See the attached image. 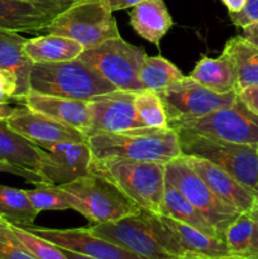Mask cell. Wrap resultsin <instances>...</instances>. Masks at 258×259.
<instances>
[{
    "label": "cell",
    "mask_w": 258,
    "mask_h": 259,
    "mask_svg": "<svg viewBox=\"0 0 258 259\" xmlns=\"http://www.w3.org/2000/svg\"><path fill=\"white\" fill-rule=\"evenodd\" d=\"M229 18L233 24L238 28H244L247 25L258 22V0H247L240 12L229 13Z\"/></svg>",
    "instance_id": "836d02e7"
},
{
    "label": "cell",
    "mask_w": 258,
    "mask_h": 259,
    "mask_svg": "<svg viewBox=\"0 0 258 259\" xmlns=\"http://www.w3.org/2000/svg\"><path fill=\"white\" fill-rule=\"evenodd\" d=\"M129 22L137 34L157 46L174 24L163 0H144L134 5L129 13Z\"/></svg>",
    "instance_id": "7402d4cb"
},
{
    "label": "cell",
    "mask_w": 258,
    "mask_h": 259,
    "mask_svg": "<svg viewBox=\"0 0 258 259\" xmlns=\"http://www.w3.org/2000/svg\"><path fill=\"white\" fill-rule=\"evenodd\" d=\"M255 205H258V195L255 196Z\"/></svg>",
    "instance_id": "bcb514c9"
},
{
    "label": "cell",
    "mask_w": 258,
    "mask_h": 259,
    "mask_svg": "<svg viewBox=\"0 0 258 259\" xmlns=\"http://www.w3.org/2000/svg\"><path fill=\"white\" fill-rule=\"evenodd\" d=\"M46 151L34 142L17 133L8 125L7 120H0V159L19 168L38 174L45 159Z\"/></svg>",
    "instance_id": "44dd1931"
},
{
    "label": "cell",
    "mask_w": 258,
    "mask_h": 259,
    "mask_svg": "<svg viewBox=\"0 0 258 259\" xmlns=\"http://www.w3.org/2000/svg\"><path fill=\"white\" fill-rule=\"evenodd\" d=\"M181 71L162 56H146L139 70V82L143 90L159 91L184 78Z\"/></svg>",
    "instance_id": "83f0119b"
},
{
    "label": "cell",
    "mask_w": 258,
    "mask_h": 259,
    "mask_svg": "<svg viewBox=\"0 0 258 259\" xmlns=\"http://www.w3.org/2000/svg\"><path fill=\"white\" fill-rule=\"evenodd\" d=\"M9 225L18 239L37 259H68L60 247L38 237L37 234L28 230L27 228L14 224Z\"/></svg>",
    "instance_id": "1f68e13d"
},
{
    "label": "cell",
    "mask_w": 258,
    "mask_h": 259,
    "mask_svg": "<svg viewBox=\"0 0 258 259\" xmlns=\"http://www.w3.org/2000/svg\"><path fill=\"white\" fill-rule=\"evenodd\" d=\"M8 125L35 144L53 142H86L88 137L82 132L65 125L45 114L30 110L27 106L15 108L7 119Z\"/></svg>",
    "instance_id": "9a60e30c"
},
{
    "label": "cell",
    "mask_w": 258,
    "mask_h": 259,
    "mask_svg": "<svg viewBox=\"0 0 258 259\" xmlns=\"http://www.w3.org/2000/svg\"><path fill=\"white\" fill-rule=\"evenodd\" d=\"M250 215H252L253 220H254V240H253V252L250 259H258V205H254L252 210H250Z\"/></svg>",
    "instance_id": "60d3db41"
},
{
    "label": "cell",
    "mask_w": 258,
    "mask_h": 259,
    "mask_svg": "<svg viewBox=\"0 0 258 259\" xmlns=\"http://www.w3.org/2000/svg\"><path fill=\"white\" fill-rule=\"evenodd\" d=\"M166 181L174 185L214 228L219 237L224 239L227 228L239 217L240 212L217 196L187 164L184 156L166 163Z\"/></svg>",
    "instance_id": "ba28073f"
},
{
    "label": "cell",
    "mask_w": 258,
    "mask_h": 259,
    "mask_svg": "<svg viewBox=\"0 0 258 259\" xmlns=\"http://www.w3.org/2000/svg\"><path fill=\"white\" fill-rule=\"evenodd\" d=\"M0 219H2V218H0Z\"/></svg>",
    "instance_id": "c3c4849f"
},
{
    "label": "cell",
    "mask_w": 258,
    "mask_h": 259,
    "mask_svg": "<svg viewBox=\"0 0 258 259\" xmlns=\"http://www.w3.org/2000/svg\"><path fill=\"white\" fill-rule=\"evenodd\" d=\"M29 86L34 93L83 101L116 90L80 58L65 62L33 63Z\"/></svg>",
    "instance_id": "277c9868"
},
{
    "label": "cell",
    "mask_w": 258,
    "mask_h": 259,
    "mask_svg": "<svg viewBox=\"0 0 258 259\" xmlns=\"http://www.w3.org/2000/svg\"><path fill=\"white\" fill-rule=\"evenodd\" d=\"M238 98L253 111L258 114V86H248L238 91Z\"/></svg>",
    "instance_id": "8d00e7d4"
},
{
    "label": "cell",
    "mask_w": 258,
    "mask_h": 259,
    "mask_svg": "<svg viewBox=\"0 0 258 259\" xmlns=\"http://www.w3.org/2000/svg\"><path fill=\"white\" fill-rule=\"evenodd\" d=\"M175 131L179 134L182 156L207 159L258 195L257 146L232 143L185 129Z\"/></svg>",
    "instance_id": "5b68a950"
},
{
    "label": "cell",
    "mask_w": 258,
    "mask_h": 259,
    "mask_svg": "<svg viewBox=\"0 0 258 259\" xmlns=\"http://www.w3.org/2000/svg\"><path fill=\"white\" fill-rule=\"evenodd\" d=\"M110 7L111 12H118V10L128 9V8H133L134 5L139 4V3L144 2V0H106Z\"/></svg>",
    "instance_id": "ab89813d"
},
{
    "label": "cell",
    "mask_w": 258,
    "mask_h": 259,
    "mask_svg": "<svg viewBox=\"0 0 258 259\" xmlns=\"http://www.w3.org/2000/svg\"><path fill=\"white\" fill-rule=\"evenodd\" d=\"M85 48L76 40L62 35H39L25 40L24 51L33 63L65 62L78 58Z\"/></svg>",
    "instance_id": "cb8c5ba5"
},
{
    "label": "cell",
    "mask_w": 258,
    "mask_h": 259,
    "mask_svg": "<svg viewBox=\"0 0 258 259\" xmlns=\"http://www.w3.org/2000/svg\"><path fill=\"white\" fill-rule=\"evenodd\" d=\"M174 129H185L206 137L238 144H258V114L239 98L230 106L218 109L200 118L169 123Z\"/></svg>",
    "instance_id": "9c48e42d"
},
{
    "label": "cell",
    "mask_w": 258,
    "mask_h": 259,
    "mask_svg": "<svg viewBox=\"0 0 258 259\" xmlns=\"http://www.w3.org/2000/svg\"><path fill=\"white\" fill-rule=\"evenodd\" d=\"M88 230L144 259H179L159 244L142 210L115 222L94 224Z\"/></svg>",
    "instance_id": "8fae6325"
},
{
    "label": "cell",
    "mask_w": 258,
    "mask_h": 259,
    "mask_svg": "<svg viewBox=\"0 0 258 259\" xmlns=\"http://www.w3.org/2000/svg\"><path fill=\"white\" fill-rule=\"evenodd\" d=\"M179 259H248L234 257V255H223V257H205V255H184Z\"/></svg>",
    "instance_id": "ee69618b"
},
{
    "label": "cell",
    "mask_w": 258,
    "mask_h": 259,
    "mask_svg": "<svg viewBox=\"0 0 258 259\" xmlns=\"http://www.w3.org/2000/svg\"><path fill=\"white\" fill-rule=\"evenodd\" d=\"M223 4L228 8L229 13H238L244 8L247 0H222Z\"/></svg>",
    "instance_id": "b9f144b4"
},
{
    "label": "cell",
    "mask_w": 258,
    "mask_h": 259,
    "mask_svg": "<svg viewBox=\"0 0 258 259\" xmlns=\"http://www.w3.org/2000/svg\"><path fill=\"white\" fill-rule=\"evenodd\" d=\"M27 38L18 32L0 30V68L15 75L18 82L15 100L22 101L30 91L29 80L33 62L24 51Z\"/></svg>",
    "instance_id": "ffe728a7"
},
{
    "label": "cell",
    "mask_w": 258,
    "mask_h": 259,
    "mask_svg": "<svg viewBox=\"0 0 258 259\" xmlns=\"http://www.w3.org/2000/svg\"><path fill=\"white\" fill-rule=\"evenodd\" d=\"M27 228L38 237L62 249L71 250L91 259H144L109 240L91 234L88 228L80 229H48L30 225Z\"/></svg>",
    "instance_id": "5bb4252c"
},
{
    "label": "cell",
    "mask_w": 258,
    "mask_h": 259,
    "mask_svg": "<svg viewBox=\"0 0 258 259\" xmlns=\"http://www.w3.org/2000/svg\"><path fill=\"white\" fill-rule=\"evenodd\" d=\"M22 101L30 110L45 114L65 125L82 132L89 137L91 121L88 101L45 95L34 91H29Z\"/></svg>",
    "instance_id": "e0dca14e"
},
{
    "label": "cell",
    "mask_w": 258,
    "mask_h": 259,
    "mask_svg": "<svg viewBox=\"0 0 258 259\" xmlns=\"http://www.w3.org/2000/svg\"><path fill=\"white\" fill-rule=\"evenodd\" d=\"M58 187L71 209L94 224L115 222L141 211L114 182L94 172Z\"/></svg>",
    "instance_id": "3957f363"
},
{
    "label": "cell",
    "mask_w": 258,
    "mask_h": 259,
    "mask_svg": "<svg viewBox=\"0 0 258 259\" xmlns=\"http://www.w3.org/2000/svg\"><path fill=\"white\" fill-rule=\"evenodd\" d=\"M39 212L33 207L25 190L0 185V218L9 224L30 227Z\"/></svg>",
    "instance_id": "4316f807"
},
{
    "label": "cell",
    "mask_w": 258,
    "mask_h": 259,
    "mask_svg": "<svg viewBox=\"0 0 258 259\" xmlns=\"http://www.w3.org/2000/svg\"><path fill=\"white\" fill-rule=\"evenodd\" d=\"M166 225L179 258L184 255L223 257L230 255L224 239L211 237L172 218L158 214Z\"/></svg>",
    "instance_id": "ac0fdd59"
},
{
    "label": "cell",
    "mask_w": 258,
    "mask_h": 259,
    "mask_svg": "<svg viewBox=\"0 0 258 259\" xmlns=\"http://www.w3.org/2000/svg\"><path fill=\"white\" fill-rule=\"evenodd\" d=\"M45 30L76 40L83 48L120 37L106 0H77L58 13Z\"/></svg>",
    "instance_id": "8992f818"
},
{
    "label": "cell",
    "mask_w": 258,
    "mask_h": 259,
    "mask_svg": "<svg viewBox=\"0 0 258 259\" xmlns=\"http://www.w3.org/2000/svg\"><path fill=\"white\" fill-rule=\"evenodd\" d=\"M18 82L13 72L0 68V104H9L15 100Z\"/></svg>",
    "instance_id": "e575fe53"
},
{
    "label": "cell",
    "mask_w": 258,
    "mask_h": 259,
    "mask_svg": "<svg viewBox=\"0 0 258 259\" xmlns=\"http://www.w3.org/2000/svg\"><path fill=\"white\" fill-rule=\"evenodd\" d=\"M46 151L38 175L55 186L70 184L90 174L93 153L86 142H53L38 144Z\"/></svg>",
    "instance_id": "7c38bea8"
},
{
    "label": "cell",
    "mask_w": 258,
    "mask_h": 259,
    "mask_svg": "<svg viewBox=\"0 0 258 259\" xmlns=\"http://www.w3.org/2000/svg\"><path fill=\"white\" fill-rule=\"evenodd\" d=\"M61 249H62V248H61ZM62 250L68 259H91L89 257H85V255H81V254H77V253L71 252V250H67V249H62Z\"/></svg>",
    "instance_id": "f6af8a7d"
},
{
    "label": "cell",
    "mask_w": 258,
    "mask_h": 259,
    "mask_svg": "<svg viewBox=\"0 0 258 259\" xmlns=\"http://www.w3.org/2000/svg\"><path fill=\"white\" fill-rule=\"evenodd\" d=\"M161 215L172 218L175 220L190 225L200 232L205 233L211 237L220 238L219 234L215 232L214 228L205 220V218L187 201L184 195L169 182L166 181L164 186V197L163 204L161 207ZM222 239V238H220Z\"/></svg>",
    "instance_id": "d4e9b609"
},
{
    "label": "cell",
    "mask_w": 258,
    "mask_h": 259,
    "mask_svg": "<svg viewBox=\"0 0 258 259\" xmlns=\"http://www.w3.org/2000/svg\"><path fill=\"white\" fill-rule=\"evenodd\" d=\"M242 29L243 30L240 37H243L245 40L253 43V45L258 47V22L247 25V27L242 28Z\"/></svg>",
    "instance_id": "f35d334b"
},
{
    "label": "cell",
    "mask_w": 258,
    "mask_h": 259,
    "mask_svg": "<svg viewBox=\"0 0 258 259\" xmlns=\"http://www.w3.org/2000/svg\"><path fill=\"white\" fill-rule=\"evenodd\" d=\"M157 94L163 103L168 124L204 116L218 109L233 105L238 98L235 91L214 93L189 76L157 91Z\"/></svg>",
    "instance_id": "30bf717a"
},
{
    "label": "cell",
    "mask_w": 258,
    "mask_h": 259,
    "mask_svg": "<svg viewBox=\"0 0 258 259\" xmlns=\"http://www.w3.org/2000/svg\"><path fill=\"white\" fill-rule=\"evenodd\" d=\"M95 159H132L168 163L182 156L174 128H136L116 133H99L88 138Z\"/></svg>",
    "instance_id": "6da1fadb"
},
{
    "label": "cell",
    "mask_w": 258,
    "mask_h": 259,
    "mask_svg": "<svg viewBox=\"0 0 258 259\" xmlns=\"http://www.w3.org/2000/svg\"><path fill=\"white\" fill-rule=\"evenodd\" d=\"M134 108L139 119L149 128H168V118L157 91L141 90L136 93Z\"/></svg>",
    "instance_id": "f546056e"
},
{
    "label": "cell",
    "mask_w": 258,
    "mask_h": 259,
    "mask_svg": "<svg viewBox=\"0 0 258 259\" xmlns=\"http://www.w3.org/2000/svg\"><path fill=\"white\" fill-rule=\"evenodd\" d=\"M184 158L217 196L238 210L240 214L250 211L254 207L257 195L227 171L200 157L184 156Z\"/></svg>",
    "instance_id": "2e32d148"
},
{
    "label": "cell",
    "mask_w": 258,
    "mask_h": 259,
    "mask_svg": "<svg viewBox=\"0 0 258 259\" xmlns=\"http://www.w3.org/2000/svg\"><path fill=\"white\" fill-rule=\"evenodd\" d=\"M189 77L218 94L238 90L237 67L232 56L225 51L217 58H201Z\"/></svg>",
    "instance_id": "603a6c76"
},
{
    "label": "cell",
    "mask_w": 258,
    "mask_h": 259,
    "mask_svg": "<svg viewBox=\"0 0 258 259\" xmlns=\"http://www.w3.org/2000/svg\"><path fill=\"white\" fill-rule=\"evenodd\" d=\"M15 108L10 106L9 104H0V120H7L13 113Z\"/></svg>",
    "instance_id": "7bdbcfd3"
},
{
    "label": "cell",
    "mask_w": 258,
    "mask_h": 259,
    "mask_svg": "<svg viewBox=\"0 0 258 259\" xmlns=\"http://www.w3.org/2000/svg\"><path fill=\"white\" fill-rule=\"evenodd\" d=\"M257 153H258V144H257Z\"/></svg>",
    "instance_id": "7dc6e473"
},
{
    "label": "cell",
    "mask_w": 258,
    "mask_h": 259,
    "mask_svg": "<svg viewBox=\"0 0 258 259\" xmlns=\"http://www.w3.org/2000/svg\"><path fill=\"white\" fill-rule=\"evenodd\" d=\"M0 259H37L13 233L9 223L0 219Z\"/></svg>",
    "instance_id": "d6a6232c"
},
{
    "label": "cell",
    "mask_w": 258,
    "mask_h": 259,
    "mask_svg": "<svg viewBox=\"0 0 258 259\" xmlns=\"http://www.w3.org/2000/svg\"><path fill=\"white\" fill-rule=\"evenodd\" d=\"M146 56L143 48L118 37L95 47L85 48L78 58L90 65L118 90L138 93L143 90L138 75Z\"/></svg>",
    "instance_id": "52a82bcc"
},
{
    "label": "cell",
    "mask_w": 258,
    "mask_h": 259,
    "mask_svg": "<svg viewBox=\"0 0 258 259\" xmlns=\"http://www.w3.org/2000/svg\"><path fill=\"white\" fill-rule=\"evenodd\" d=\"M232 56L237 67L238 90L258 86V47L238 35L227 42L224 50Z\"/></svg>",
    "instance_id": "484cf974"
},
{
    "label": "cell",
    "mask_w": 258,
    "mask_h": 259,
    "mask_svg": "<svg viewBox=\"0 0 258 259\" xmlns=\"http://www.w3.org/2000/svg\"><path fill=\"white\" fill-rule=\"evenodd\" d=\"M30 204L38 212L72 210L61 189L47 182H39L35 189L25 190Z\"/></svg>",
    "instance_id": "4dcf8cb0"
},
{
    "label": "cell",
    "mask_w": 258,
    "mask_h": 259,
    "mask_svg": "<svg viewBox=\"0 0 258 259\" xmlns=\"http://www.w3.org/2000/svg\"><path fill=\"white\" fill-rule=\"evenodd\" d=\"M90 172L116 185L141 210L159 214L166 186V164L132 159H93Z\"/></svg>",
    "instance_id": "7a4b0ae2"
},
{
    "label": "cell",
    "mask_w": 258,
    "mask_h": 259,
    "mask_svg": "<svg viewBox=\"0 0 258 259\" xmlns=\"http://www.w3.org/2000/svg\"><path fill=\"white\" fill-rule=\"evenodd\" d=\"M0 172L15 175V176H20V177H23V179L27 180L28 182H30V184H34V185L39 184V182H45L43 181L42 177H40L38 174H35V172L19 168V167H15V166H13V164L7 163V162L2 161V159H0Z\"/></svg>",
    "instance_id": "d590c367"
},
{
    "label": "cell",
    "mask_w": 258,
    "mask_h": 259,
    "mask_svg": "<svg viewBox=\"0 0 258 259\" xmlns=\"http://www.w3.org/2000/svg\"><path fill=\"white\" fill-rule=\"evenodd\" d=\"M254 220L250 212H242L224 233V242L230 255L250 259L254 240Z\"/></svg>",
    "instance_id": "f1b7e54d"
},
{
    "label": "cell",
    "mask_w": 258,
    "mask_h": 259,
    "mask_svg": "<svg viewBox=\"0 0 258 259\" xmlns=\"http://www.w3.org/2000/svg\"><path fill=\"white\" fill-rule=\"evenodd\" d=\"M57 14L22 0H0V30L37 33L45 30Z\"/></svg>",
    "instance_id": "d6986e66"
},
{
    "label": "cell",
    "mask_w": 258,
    "mask_h": 259,
    "mask_svg": "<svg viewBox=\"0 0 258 259\" xmlns=\"http://www.w3.org/2000/svg\"><path fill=\"white\" fill-rule=\"evenodd\" d=\"M134 98L136 93L116 89L88 100L91 121L89 137L99 133H116L144 128L146 125L134 108Z\"/></svg>",
    "instance_id": "4fadbf2b"
},
{
    "label": "cell",
    "mask_w": 258,
    "mask_h": 259,
    "mask_svg": "<svg viewBox=\"0 0 258 259\" xmlns=\"http://www.w3.org/2000/svg\"><path fill=\"white\" fill-rule=\"evenodd\" d=\"M22 2L32 3V4L47 8V9L53 10V12L56 13H61L62 10H65L66 8H68L70 5H72L73 3L77 2V0H22Z\"/></svg>",
    "instance_id": "74e56055"
}]
</instances>
